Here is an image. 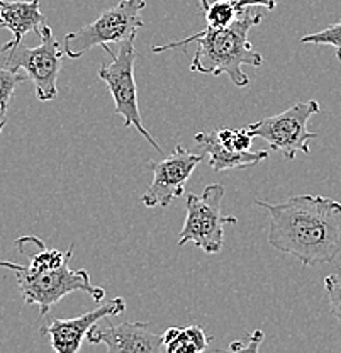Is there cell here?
<instances>
[{
	"label": "cell",
	"instance_id": "obj_16",
	"mask_svg": "<svg viewBox=\"0 0 341 353\" xmlns=\"http://www.w3.org/2000/svg\"><path fill=\"white\" fill-rule=\"evenodd\" d=\"M324 289L329 296V306H331L333 316L341 325V268L335 274L326 275Z\"/></svg>",
	"mask_w": 341,
	"mask_h": 353
},
{
	"label": "cell",
	"instance_id": "obj_18",
	"mask_svg": "<svg viewBox=\"0 0 341 353\" xmlns=\"http://www.w3.org/2000/svg\"><path fill=\"white\" fill-rule=\"evenodd\" d=\"M265 338V333L262 330H255L251 333H248L247 336L241 338V340L233 341L229 345V350L231 352H258L260 343L263 341Z\"/></svg>",
	"mask_w": 341,
	"mask_h": 353
},
{
	"label": "cell",
	"instance_id": "obj_11",
	"mask_svg": "<svg viewBox=\"0 0 341 353\" xmlns=\"http://www.w3.org/2000/svg\"><path fill=\"white\" fill-rule=\"evenodd\" d=\"M92 345L104 343L109 353H160L167 352L163 336L149 330V323H121V325L92 326L87 333Z\"/></svg>",
	"mask_w": 341,
	"mask_h": 353
},
{
	"label": "cell",
	"instance_id": "obj_3",
	"mask_svg": "<svg viewBox=\"0 0 341 353\" xmlns=\"http://www.w3.org/2000/svg\"><path fill=\"white\" fill-rule=\"evenodd\" d=\"M263 16L256 12H248L247 9L240 14L236 21L231 26L223 29L205 28L182 41H174L153 46V53H163L168 50H187L190 43H199L196 57L192 58L190 70L204 75H225L229 77L231 82L238 88H245L250 85V77L243 72L241 66H262L263 57L253 48L248 38L250 29L262 24Z\"/></svg>",
	"mask_w": 341,
	"mask_h": 353
},
{
	"label": "cell",
	"instance_id": "obj_10",
	"mask_svg": "<svg viewBox=\"0 0 341 353\" xmlns=\"http://www.w3.org/2000/svg\"><path fill=\"white\" fill-rule=\"evenodd\" d=\"M126 311V301L116 297L111 301H102V304L94 311L85 312L79 318L72 319H53L50 325L43 326L41 333L48 334L51 347L58 353H76L82 348L83 340L87 338L92 326L97 325L101 319L119 316Z\"/></svg>",
	"mask_w": 341,
	"mask_h": 353
},
{
	"label": "cell",
	"instance_id": "obj_6",
	"mask_svg": "<svg viewBox=\"0 0 341 353\" xmlns=\"http://www.w3.org/2000/svg\"><path fill=\"white\" fill-rule=\"evenodd\" d=\"M134 39L131 38L127 41L121 43L119 51L116 54L112 53L111 48L104 46L105 53L111 54V63H102L99 70V79L109 87L114 99V112L124 117V128H136L141 132L143 138L153 146L158 153H163L161 146L158 145L152 132L145 128L141 119L138 105V87L136 79H134V61L138 58V51L134 48Z\"/></svg>",
	"mask_w": 341,
	"mask_h": 353
},
{
	"label": "cell",
	"instance_id": "obj_22",
	"mask_svg": "<svg viewBox=\"0 0 341 353\" xmlns=\"http://www.w3.org/2000/svg\"><path fill=\"white\" fill-rule=\"evenodd\" d=\"M336 58H338V60L341 61V46L336 48Z\"/></svg>",
	"mask_w": 341,
	"mask_h": 353
},
{
	"label": "cell",
	"instance_id": "obj_17",
	"mask_svg": "<svg viewBox=\"0 0 341 353\" xmlns=\"http://www.w3.org/2000/svg\"><path fill=\"white\" fill-rule=\"evenodd\" d=\"M300 43L307 44H329V46L340 48L341 46V22H336V24L328 26L322 31L313 32V34H307L300 39Z\"/></svg>",
	"mask_w": 341,
	"mask_h": 353
},
{
	"label": "cell",
	"instance_id": "obj_1",
	"mask_svg": "<svg viewBox=\"0 0 341 353\" xmlns=\"http://www.w3.org/2000/svg\"><path fill=\"white\" fill-rule=\"evenodd\" d=\"M255 204L269 212V243L306 267L331 263L341 255V204L329 197L294 196L270 204Z\"/></svg>",
	"mask_w": 341,
	"mask_h": 353
},
{
	"label": "cell",
	"instance_id": "obj_2",
	"mask_svg": "<svg viewBox=\"0 0 341 353\" xmlns=\"http://www.w3.org/2000/svg\"><path fill=\"white\" fill-rule=\"evenodd\" d=\"M16 246L19 253L29 259L28 267L24 265L21 270H16L19 290L25 304H36L41 316H46L54 304L76 290L87 292L95 303L104 301L105 290L92 285L90 275L85 268H70V260L75 248L73 243L67 252H61L56 248H48L46 243L38 236H23L16 240Z\"/></svg>",
	"mask_w": 341,
	"mask_h": 353
},
{
	"label": "cell",
	"instance_id": "obj_8",
	"mask_svg": "<svg viewBox=\"0 0 341 353\" xmlns=\"http://www.w3.org/2000/svg\"><path fill=\"white\" fill-rule=\"evenodd\" d=\"M319 110L321 108L318 101L296 102L277 116L250 124L248 130L255 138L267 141L270 150H277L284 154L285 160H294L297 152L311 153L309 141L318 138V132L309 131L307 123Z\"/></svg>",
	"mask_w": 341,
	"mask_h": 353
},
{
	"label": "cell",
	"instance_id": "obj_14",
	"mask_svg": "<svg viewBox=\"0 0 341 353\" xmlns=\"http://www.w3.org/2000/svg\"><path fill=\"white\" fill-rule=\"evenodd\" d=\"M165 350L170 353H197L207 348L209 340L204 330L197 325H190L187 328H168L163 334Z\"/></svg>",
	"mask_w": 341,
	"mask_h": 353
},
{
	"label": "cell",
	"instance_id": "obj_12",
	"mask_svg": "<svg viewBox=\"0 0 341 353\" xmlns=\"http://www.w3.org/2000/svg\"><path fill=\"white\" fill-rule=\"evenodd\" d=\"M45 24L46 17L39 9V0H0V28L12 32L10 41L21 43L31 31L39 36Z\"/></svg>",
	"mask_w": 341,
	"mask_h": 353
},
{
	"label": "cell",
	"instance_id": "obj_9",
	"mask_svg": "<svg viewBox=\"0 0 341 353\" xmlns=\"http://www.w3.org/2000/svg\"><path fill=\"white\" fill-rule=\"evenodd\" d=\"M203 161L204 154L187 152L183 145L175 146L165 160L148 161V168L153 172V182L141 196L143 204L146 208H168L175 199L183 196L192 172Z\"/></svg>",
	"mask_w": 341,
	"mask_h": 353
},
{
	"label": "cell",
	"instance_id": "obj_21",
	"mask_svg": "<svg viewBox=\"0 0 341 353\" xmlns=\"http://www.w3.org/2000/svg\"><path fill=\"white\" fill-rule=\"evenodd\" d=\"M23 267L24 265H21V263H14V262H9V260L0 259V268H9V270L16 272V270H21Z\"/></svg>",
	"mask_w": 341,
	"mask_h": 353
},
{
	"label": "cell",
	"instance_id": "obj_13",
	"mask_svg": "<svg viewBox=\"0 0 341 353\" xmlns=\"http://www.w3.org/2000/svg\"><path fill=\"white\" fill-rule=\"evenodd\" d=\"M194 141L209 154V165L212 170L223 172L231 168H248L255 167L260 161L269 158V152H236V150L226 148L218 139L216 131L197 132Z\"/></svg>",
	"mask_w": 341,
	"mask_h": 353
},
{
	"label": "cell",
	"instance_id": "obj_4",
	"mask_svg": "<svg viewBox=\"0 0 341 353\" xmlns=\"http://www.w3.org/2000/svg\"><path fill=\"white\" fill-rule=\"evenodd\" d=\"M41 43L36 48L24 46L23 41H9L0 46V66L12 72H21L34 83L36 97L41 102L56 99L58 75L61 70L65 51L54 38L53 31L45 24L39 31Z\"/></svg>",
	"mask_w": 341,
	"mask_h": 353
},
{
	"label": "cell",
	"instance_id": "obj_5",
	"mask_svg": "<svg viewBox=\"0 0 341 353\" xmlns=\"http://www.w3.org/2000/svg\"><path fill=\"white\" fill-rule=\"evenodd\" d=\"M145 7V0H121L117 6L104 10L94 22L68 32L63 39L65 54L72 60H79L95 46L104 48L136 38L138 31L145 26L141 17Z\"/></svg>",
	"mask_w": 341,
	"mask_h": 353
},
{
	"label": "cell",
	"instance_id": "obj_19",
	"mask_svg": "<svg viewBox=\"0 0 341 353\" xmlns=\"http://www.w3.org/2000/svg\"><path fill=\"white\" fill-rule=\"evenodd\" d=\"M255 136L251 134V131L247 128H241V130H233V150L236 152H248L251 148V143Z\"/></svg>",
	"mask_w": 341,
	"mask_h": 353
},
{
	"label": "cell",
	"instance_id": "obj_7",
	"mask_svg": "<svg viewBox=\"0 0 341 353\" xmlns=\"http://www.w3.org/2000/svg\"><path fill=\"white\" fill-rule=\"evenodd\" d=\"M225 187L211 183L200 196L190 194L187 197V216L183 223L178 245L194 243L209 255H216L225 246V226L236 224V216L223 214Z\"/></svg>",
	"mask_w": 341,
	"mask_h": 353
},
{
	"label": "cell",
	"instance_id": "obj_20",
	"mask_svg": "<svg viewBox=\"0 0 341 353\" xmlns=\"http://www.w3.org/2000/svg\"><path fill=\"white\" fill-rule=\"evenodd\" d=\"M236 7L240 10L248 9V7H255V6H262L265 7L267 10H273L277 7L278 0H234Z\"/></svg>",
	"mask_w": 341,
	"mask_h": 353
},
{
	"label": "cell",
	"instance_id": "obj_15",
	"mask_svg": "<svg viewBox=\"0 0 341 353\" xmlns=\"http://www.w3.org/2000/svg\"><path fill=\"white\" fill-rule=\"evenodd\" d=\"M28 77L21 72H12L0 66V134L7 124V112H9L10 99H12L16 88L25 82Z\"/></svg>",
	"mask_w": 341,
	"mask_h": 353
}]
</instances>
